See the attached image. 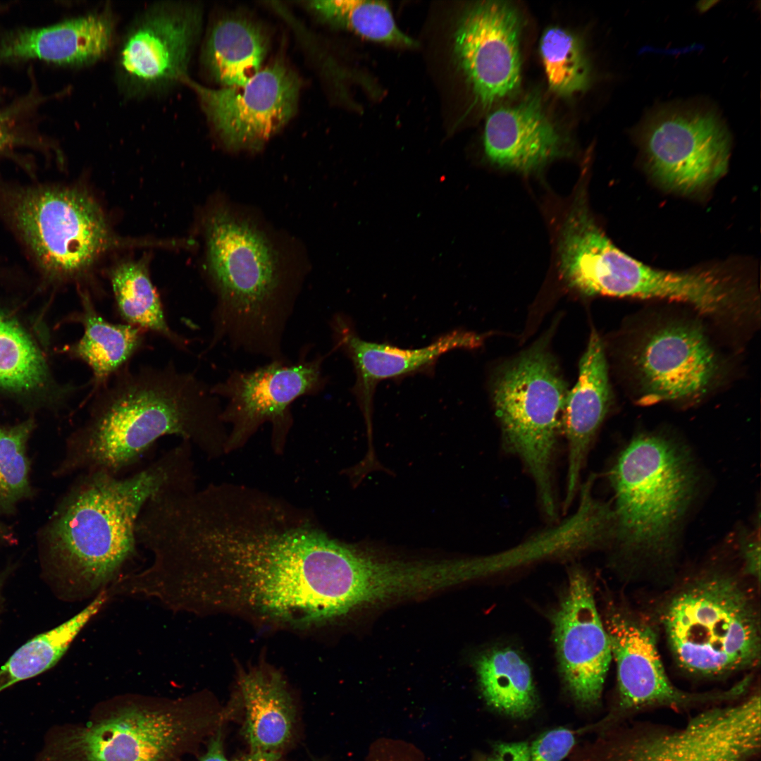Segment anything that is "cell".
<instances>
[{
	"instance_id": "obj_1",
	"label": "cell",
	"mask_w": 761,
	"mask_h": 761,
	"mask_svg": "<svg viewBox=\"0 0 761 761\" xmlns=\"http://www.w3.org/2000/svg\"><path fill=\"white\" fill-rule=\"evenodd\" d=\"M175 540L192 610L306 627L361 606L365 576L354 545L259 491L214 484L192 492L178 509Z\"/></svg>"
},
{
	"instance_id": "obj_2",
	"label": "cell",
	"mask_w": 761,
	"mask_h": 761,
	"mask_svg": "<svg viewBox=\"0 0 761 761\" xmlns=\"http://www.w3.org/2000/svg\"><path fill=\"white\" fill-rule=\"evenodd\" d=\"M90 398L87 419L70 440L65 471L118 476L166 435L208 454L225 441L221 400L194 374L169 363L125 366Z\"/></svg>"
},
{
	"instance_id": "obj_3",
	"label": "cell",
	"mask_w": 761,
	"mask_h": 761,
	"mask_svg": "<svg viewBox=\"0 0 761 761\" xmlns=\"http://www.w3.org/2000/svg\"><path fill=\"white\" fill-rule=\"evenodd\" d=\"M82 474L48 528L47 546L61 579L89 594L137 554L136 525L148 501L167 490L194 486L191 444L181 441L126 477Z\"/></svg>"
},
{
	"instance_id": "obj_4",
	"label": "cell",
	"mask_w": 761,
	"mask_h": 761,
	"mask_svg": "<svg viewBox=\"0 0 761 761\" xmlns=\"http://www.w3.org/2000/svg\"><path fill=\"white\" fill-rule=\"evenodd\" d=\"M208 272L216 296L208 349H230L269 361L287 359L283 340L299 283L287 274L266 234L225 206L205 222Z\"/></svg>"
},
{
	"instance_id": "obj_5",
	"label": "cell",
	"mask_w": 761,
	"mask_h": 761,
	"mask_svg": "<svg viewBox=\"0 0 761 761\" xmlns=\"http://www.w3.org/2000/svg\"><path fill=\"white\" fill-rule=\"evenodd\" d=\"M610 480L613 538L621 548L654 558L669 554L696 483L687 453L662 436L638 435L619 454Z\"/></svg>"
},
{
	"instance_id": "obj_6",
	"label": "cell",
	"mask_w": 761,
	"mask_h": 761,
	"mask_svg": "<svg viewBox=\"0 0 761 761\" xmlns=\"http://www.w3.org/2000/svg\"><path fill=\"white\" fill-rule=\"evenodd\" d=\"M571 271L576 289L586 295L680 302L717 321H745L757 305L755 287L734 273L652 268L619 249L602 232L578 245Z\"/></svg>"
},
{
	"instance_id": "obj_7",
	"label": "cell",
	"mask_w": 761,
	"mask_h": 761,
	"mask_svg": "<svg viewBox=\"0 0 761 761\" xmlns=\"http://www.w3.org/2000/svg\"><path fill=\"white\" fill-rule=\"evenodd\" d=\"M662 620L677 664L689 673L717 677L760 660L759 617L731 576L710 574L690 583L670 599Z\"/></svg>"
},
{
	"instance_id": "obj_8",
	"label": "cell",
	"mask_w": 761,
	"mask_h": 761,
	"mask_svg": "<svg viewBox=\"0 0 761 761\" xmlns=\"http://www.w3.org/2000/svg\"><path fill=\"white\" fill-rule=\"evenodd\" d=\"M211 721L187 700L126 701L85 724L52 727L34 761H178Z\"/></svg>"
},
{
	"instance_id": "obj_9",
	"label": "cell",
	"mask_w": 761,
	"mask_h": 761,
	"mask_svg": "<svg viewBox=\"0 0 761 761\" xmlns=\"http://www.w3.org/2000/svg\"><path fill=\"white\" fill-rule=\"evenodd\" d=\"M593 735L564 761H748L760 748V697L705 710L681 727L619 723Z\"/></svg>"
},
{
	"instance_id": "obj_10",
	"label": "cell",
	"mask_w": 761,
	"mask_h": 761,
	"mask_svg": "<svg viewBox=\"0 0 761 761\" xmlns=\"http://www.w3.org/2000/svg\"><path fill=\"white\" fill-rule=\"evenodd\" d=\"M492 389L504 446L524 463L543 511L555 520L552 459L567 392L546 345L536 344L507 363Z\"/></svg>"
},
{
	"instance_id": "obj_11",
	"label": "cell",
	"mask_w": 761,
	"mask_h": 761,
	"mask_svg": "<svg viewBox=\"0 0 761 761\" xmlns=\"http://www.w3.org/2000/svg\"><path fill=\"white\" fill-rule=\"evenodd\" d=\"M13 217L39 264L63 278L80 277L106 252L135 244L116 236L97 202L77 188L25 192Z\"/></svg>"
},
{
	"instance_id": "obj_12",
	"label": "cell",
	"mask_w": 761,
	"mask_h": 761,
	"mask_svg": "<svg viewBox=\"0 0 761 761\" xmlns=\"http://www.w3.org/2000/svg\"><path fill=\"white\" fill-rule=\"evenodd\" d=\"M638 404L700 402L724 380L726 366L698 321H660L641 330L625 352Z\"/></svg>"
},
{
	"instance_id": "obj_13",
	"label": "cell",
	"mask_w": 761,
	"mask_h": 761,
	"mask_svg": "<svg viewBox=\"0 0 761 761\" xmlns=\"http://www.w3.org/2000/svg\"><path fill=\"white\" fill-rule=\"evenodd\" d=\"M636 130L650 171L669 190L699 192L726 172L730 135L710 109L688 104L662 107Z\"/></svg>"
},
{
	"instance_id": "obj_14",
	"label": "cell",
	"mask_w": 761,
	"mask_h": 761,
	"mask_svg": "<svg viewBox=\"0 0 761 761\" xmlns=\"http://www.w3.org/2000/svg\"><path fill=\"white\" fill-rule=\"evenodd\" d=\"M199 6L160 2L131 23L116 58L119 85L128 95L144 96L182 83L202 26Z\"/></svg>"
},
{
	"instance_id": "obj_15",
	"label": "cell",
	"mask_w": 761,
	"mask_h": 761,
	"mask_svg": "<svg viewBox=\"0 0 761 761\" xmlns=\"http://www.w3.org/2000/svg\"><path fill=\"white\" fill-rule=\"evenodd\" d=\"M605 627L617 664L618 700L606 716L581 727L582 734L601 732L620 723L626 712L638 709L723 701L745 692L741 682L725 691H683L668 678L657 651L655 633L647 623L626 611L614 609L607 614Z\"/></svg>"
},
{
	"instance_id": "obj_16",
	"label": "cell",
	"mask_w": 761,
	"mask_h": 761,
	"mask_svg": "<svg viewBox=\"0 0 761 761\" xmlns=\"http://www.w3.org/2000/svg\"><path fill=\"white\" fill-rule=\"evenodd\" d=\"M326 356L297 361H271L254 369L231 371L211 385V392L225 401L221 419L230 423L227 445L242 444L264 423L270 422L276 438H282L292 423L291 406L297 399L321 392L327 384L323 371Z\"/></svg>"
},
{
	"instance_id": "obj_17",
	"label": "cell",
	"mask_w": 761,
	"mask_h": 761,
	"mask_svg": "<svg viewBox=\"0 0 761 761\" xmlns=\"http://www.w3.org/2000/svg\"><path fill=\"white\" fill-rule=\"evenodd\" d=\"M182 83L194 90L215 132L235 150L259 148L281 130L296 111L301 87L298 75L279 60L241 86L211 89L188 76Z\"/></svg>"
},
{
	"instance_id": "obj_18",
	"label": "cell",
	"mask_w": 761,
	"mask_h": 761,
	"mask_svg": "<svg viewBox=\"0 0 761 761\" xmlns=\"http://www.w3.org/2000/svg\"><path fill=\"white\" fill-rule=\"evenodd\" d=\"M520 30L516 9L502 1L476 3L457 25L456 61L483 106L506 97L519 85Z\"/></svg>"
},
{
	"instance_id": "obj_19",
	"label": "cell",
	"mask_w": 761,
	"mask_h": 761,
	"mask_svg": "<svg viewBox=\"0 0 761 761\" xmlns=\"http://www.w3.org/2000/svg\"><path fill=\"white\" fill-rule=\"evenodd\" d=\"M552 621L564 683L575 705L590 710L600 704L612 656L590 585L581 570L570 572L567 593Z\"/></svg>"
},
{
	"instance_id": "obj_20",
	"label": "cell",
	"mask_w": 761,
	"mask_h": 761,
	"mask_svg": "<svg viewBox=\"0 0 761 761\" xmlns=\"http://www.w3.org/2000/svg\"><path fill=\"white\" fill-rule=\"evenodd\" d=\"M333 349L342 352L352 362L356 380L352 389L371 437L373 401L376 388L386 379L400 378L429 371L443 354L458 349L479 347L483 337L473 332L454 330L443 334L428 345L402 349L363 340L349 318L337 314L330 321Z\"/></svg>"
},
{
	"instance_id": "obj_21",
	"label": "cell",
	"mask_w": 761,
	"mask_h": 761,
	"mask_svg": "<svg viewBox=\"0 0 761 761\" xmlns=\"http://www.w3.org/2000/svg\"><path fill=\"white\" fill-rule=\"evenodd\" d=\"M115 29L113 13L106 6L47 27L18 30L0 40V62L32 58L88 66L106 55Z\"/></svg>"
},
{
	"instance_id": "obj_22",
	"label": "cell",
	"mask_w": 761,
	"mask_h": 761,
	"mask_svg": "<svg viewBox=\"0 0 761 761\" xmlns=\"http://www.w3.org/2000/svg\"><path fill=\"white\" fill-rule=\"evenodd\" d=\"M610 402V387L603 344L593 332L579 364L578 380L567 393L563 424L568 445L564 507L578 491L580 476L593 438Z\"/></svg>"
},
{
	"instance_id": "obj_23",
	"label": "cell",
	"mask_w": 761,
	"mask_h": 761,
	"mask_svg": "<svg viewBox=\"0 0 761 761\" xmlns=\"http://www.w3.org/2000/svg\"><path fill=\"white\" fill-rule=\"evenodd\" d=\"M561 145L559 133L536 100L497 109L485 123V155L500 168L536 171L557 156Z\"/></svg>"
},
{
	"instance_id": "obj_24",
	"label": "cell",
	"mask_w": 761,
	"mask_h": 761,
	"mask_svg": "<svg viewBox=\"0 0 761 761\" xmlns=\"http://www.w3.org/2000/svg\"><path fill=\"white\" fill-rule=\"evenodd\" d=\"M239 686L245 709V733L250 752H276L292 737L295 709L279 673L242 672Z\"/></svg>"
},
{
	"instance_id": "obj_25",
	"label": "cell",
	"mask_w": 761,
	"mask_h": 761,
	"mask_svg": "<svg viewBox=\"0 0 761 761\" xmlns=\"http://www.w3.org/2000/svg\"><path fill=\"white\" fill-rule=\"evenodd\" d=\"M265 30L253 20L224 17L211 27L202 51V63L222 87L246 84L261 69L268 52Z\"/></svg>"
},
{
	"instance_id": "obj_26",
	"label": "cell",
	"mask_w": 761,
	"mask_h": 761,
	"mask_svg": "<svg viewBox=\"0 0 761 761\" xmlns=\"http://www.w3.org/2000/svg\"><path fill=\"white\" fill-rule=\"evenodd\" d=\"M82 311L78 321L84 332L81 338L71 346L70 354L84 361L92 372L90 397L111 378L127 366L128 361L140 349L144 342V330L127 324L112 323L95 309L89 296L82 293Z\"/></svg>"
},
{
	"instance_id": "obj_27",
	"label": "cell",
	"mask_w": 761,
	"mask_h": 761,
	"mask_svg": "<svg viewBox=\"0 0 761 761\" xmlns=\"http://www.w3.org/2000/svg\"><path fill=\"white\" fill-rule=\"evenodd\" d=\"M479 686L486 703L507 717L526 719L539 707L531 668L521 655L510 648H497L476 662Z\"/></svg>"
},
{
	"instance_id": "obj_28",
	"label": "cell",
	"mask_w": 761,
	"mask_h": 761,
	"mask_svg": "<svg viewBox=\"0 0 761 761\" xmlns=\"http://www.w3.org/2000/svg\"><path fill=\"white\" fill-rule=\"evenodd\" d=\"M109 278L118 312L125 323L155 333L187 349V342L167 323L146 260L123 261L113 267Z\"/></svg>"
},
{
	"instance_id": "obj_29",
	"label": "cell",
	"mask_w": 761,
	"mask_h": 761,
	"mask_svg": "<svg viewBox=\"0 0 761 761\" xmlns=\"http://www.w3.org/2000/svg\"><path fill=\"white\" fill-rule=\"evenodd\" d=\"M97 614L93 604L20 647L0 669V692L51 668L63 655L83 627Z\"/></svg>"
},
{
	"instance_id": "obj_30",
	"label": "cell",
	"mask_w": 761,
	"mask_h": 761,
	"mask_svg": "<svg viewBox=\"0 0 761 761\" xmlns=\"http://www.w3.org/2000/svg\"><path fill=\"white\" fill-rule=\"evenodd\" d=\"M308 6L326 23L367 39L400 47L416 45L399 29L391 10L383 1H314L309 2Z\"/></svg>"
},
{
	"instance_id": "obj_31",
	"label": "cell",
	"mask_w": 761,
	"mask_h": 761,
	"mask_svg": "<svg viewBox=\"0 0 761 761\" xmlns=\"http://www.w3.org/2000/svg\"><path fill=\"white\" fill-rule=\"evenodd\" d=\"M47 379L44 359L31 338L18 322L0 314V388L29 391Z\"/></svg>"
},
{
	"instance_id": "obj_32",
	"label": "cell",
	"mask_w": 761,
	"mask_h": 761,
	"mask_svg": "<svg viewBox=\"0 0 761 761\" xmlns=\"http://www.w3.org/2000/svg\"><path fill=\"white\" fill-rule=\"evenodd\" d=\"M540 52L547 82L554 91L571 94L586 87L588 66L573 34L559 27L548 28L541 37Z\"/></svg>"
},
{
	"instance_id": "obj_33",
	"label": "cell",
	"mask_w": 761,
	"mask_h": 761,
	"mask_svg": "<svg viewBox=\"0 0 761 761\" xmlns=\"http://www.w3.org/2000/svg\"><path fill=\"white\" fill-rule=\"evenodd\" d=\"M32 428L30 420L0 427V511H11L30 492L26 443Z\"/></svg>"
},
{
	"instance_id": "obj_34",
	"label": "cell",
	"mask_w": 761,
	"mask_h": 761,
	"mask_svg": "<svg viewBox=\"0 0 761 761\" xmlns=\"http://www.w3.org/2000/svg\"><path fill=\"white\" fill-rule=\"evenodd\" d=\"M579 736L577 729L558 726L524 741H496L472 761H564Z\"/></svg>"
},
{
	"instance_id": "obj_35",
	"label": "cell",
	"mask_w": 761,
	"mask_h": 761,
	"mask_svg": "<svg viewBox=\"0 0 761 761\" xmlns=\"http://www.w3.org/2000/svg\"><path fill=\"white\" fill-rule=\"evenodd\" d=\"M760 536L749 537L744 540L741 546L742 556L744 559L745 569L757 581L760 580Z\"/></svg>"
},
{
	"instance_id": "obj_36",
	"label": "cell",
	"mask_w": 761,
	"mask_h": 761,
	"mask_svg": "<svg viewBox=\"0 0 761 761\" xmlns=\"http://www.w3.org/2000/svg\"><path fill=\"white\" fill-rule=\"evenodd\" d=\"M18 142L19 138L12 117L7 112H0V152L11 148Z\"/></svg>"
},
{
	"instance_id": "obj_37",
	"label": "cell",
	"mask_w": 761,
	"mask_h": 761,
	"mask_svg": "<svg viewBox=\"0 0 761 761\" xmlns=\"http://www.w3.org/2000/svg\"><path fill=\"white\" fill-rule=\"evenodd\" d=\"M197 761H229L224 753L221 729L210 739L206 753Z\"/></svg>"
},
{
	"instance_id": "obj_38",
	"label": "cell",
	"mask_w": 761,
	"mask_h": 761,
	"mask_svg": "<svg viewBox=\"0 0 761 761\" xmlns=\"http://www.w3.org/2000/svg\"><path fill=\"white\" fill-rule=\"evenodd\" d=\"M239 761H283L279 753L250 752V754Z\"/></svg>"
},
{
	"instance_id": "obj_39",
	"label": "cell",
	"mask_w": 761,
	"mask_h": 761,
	"mask_svg": "<svg viewBox=\"0 0 761 761\" xmlns=\"http://www.w3.org/2000/svg\"><path fill=\"white\" fill-rule=\"evenodd\" d=\"M2 585H3V578L1 576H0V601H1V594Z\"/></svg>"
},
{
	"instance_id": "obj_40",
	"label": "cell",
	"mask_w": 761,
	"mask_h": 761,
	"mask_svg": "<svg viewBox=\"0 0 761 761\" xmlns=\"http://www.w3.org/2000/svg\"><path fill=\"white\" fill-rule=\"evenodd\" d=\"M1 536V529L0 528V536Z\"/></svg>"
}]
</instances>
